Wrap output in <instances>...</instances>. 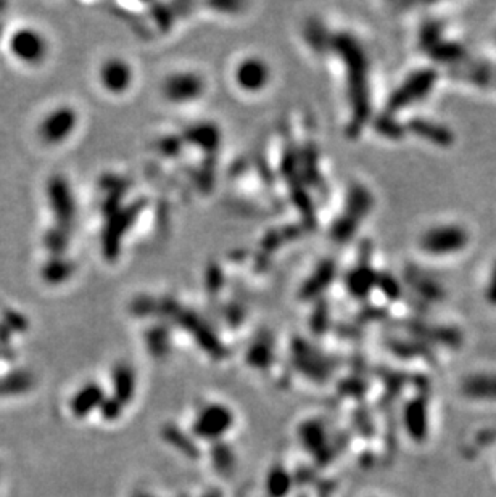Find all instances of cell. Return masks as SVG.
<instances>
[{
  "mask_svg": "<svg viewBox=\"0 0 496 497\" xmlns=\"http://www.w3.org/2000/svg\"><path fill=\"white\" fill-rule=\"evenodd\" d=\"M435 82H437V73H435L434 68L419 69L406 77L395 89L392 97L388 99V111H390V115L403 111L406 108L416 105L417 101L426 99L432 92Z\"/></svg>",
  "mask_w": 496,
  "mask_h": 497,
  "instance_id": "2",
  "label": "cell"
},
{
  "mask_svg": "<svg viewBox=\"0 0 496 497\" xmlns=\"http://www.w3.org/2000/svg\"><path fill=\"white\" fill-rule=\"evenodd\" d=\"M131 77H133V73H131L128 63L118 58L109 60L100 69L101 84L110 92H123L124 89H128Z\"/></svg>",
  "mask_w": 496,
  "mask_h": 497,
  "instance_id": "5",
  "label": "cell"
},
{
  "mask_svg": "<svg viewBox=\"0 0 496 497\" xmlns=\"http://www.w3.org/2000/svg\"><path fill=\"white\" fill-rule=\"evenodd\" d=\"M270 79V69L266 63L258 58H248L241 63V67L236 71V81L238 86L245 91L255 92L258 89L265 87V84Z\"/></svg>",
  "mask_w": 496,
  "mask_h": 497,
  "instance_id": "4",
  "label": "cell"
},
{
  "mask_svg": "<svg viewBox=\"0 0 496 497\" xmlns=\"http://www.w3.org/2000/svg\"><path fill=\"white\" fill-rule=\"evenodd\" d=\"M411 133H414L421 139H426L430 143H435L439 147L451 145L453 135L450 130L443 128L441 124L432 123V121H424V119H414L411 123Z\"/></svg>",
  "mask_w": 496,
  "mask_h": 497,
  "instance_id": "6",
  "label": "cell"
},
{
  "mask_svg": "<svg viewBox=\"0 0 496 497\" xmlns=\"http://www.w3.org/2000/svg\"><path fill=\"white\" fill-rule=\"evenodd\" d=\"M11 53L21 62L35 63L43 60L45 55V42L43 35L33 29H21V31L11 35L10 40Z\"/></svg>",
  "mask_w": 496,
  "mask_h": 497,
  "instance_id": "3",
  "label": "cell"
},
{
  "mask_svg": "<svg viewBox=\"0 0 496 497\" xmlns=\"http://www.w3.org/2000/svg\"><path fill=\"white\" fill-rule=\"evenodd\" d=\"M485 296H487V299H488L490 303L496 304V266L493 267V272H492V275H490V279H488Z\"/></svg>",
  "mask_w": 496,
  "mask_h": 497,
  "instance_id": "8",
  "label": "cell"
},
{
  "mask_svg": "<svg viewBox=\"0 0 496 497\" xmlns=\"http://www.w3.org/2000/svg\"><path fill=\"white\" fill-rule=\"evenodd\" d=\"M73 123H75L73 113L60 110L55 113V115H50V118L44 123L43 135L47 140H62L65 135H68L71 133Z\"/></svg>",
  "mask_w": 496,
  "mask_h": 497,
  "instance_id": "7",
  "label": "cell"
},
{
  "mask_svg": "<svg viewBox=\"0 0 496 497\" xmlns=\"http://www.w3.org/2000/svg\"><path fill=\"white\" fill-rule=\"evenodd\" d=\"M470 243L469 230L456 223L430 225L417 238V248L429 257H450L461 255Z\"/></svg>",
  "mask_w": 496,
  "mask_h": 497,
  "instance_id": "1",
  "label": "cell"
}]
</instances>
